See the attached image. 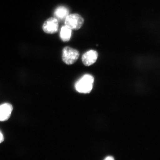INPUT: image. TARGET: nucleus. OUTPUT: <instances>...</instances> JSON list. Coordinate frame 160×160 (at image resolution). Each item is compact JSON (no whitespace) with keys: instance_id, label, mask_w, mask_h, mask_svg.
<instances>
[{"instance_id":"1","label":"nucleus","mask_w":160,"mask_h":160,"mask_svg":"<svg viewBox=\"0 0 160 160\" xmlns=\"http://www.w3.org/2000/svg\"><path fill=\"white\" fill-rule=\"evenodd\" d=\"M94 78L90 74H85L75 84L76 90L80 93H89L93 87Z\"/></svg>"},{"instance_id":"2","label":"nucleus","mask_w":160,"mask_h":160,"mask_svg":"<svg viewBox=\"0 0 160 160\" xmlns=\"http://www.w3.org/2000/svg\"><path fill=\"white\" fill-rule=\"evenodd\" d=\"M84 20L83 18L77 13L69 14L65 18V26L72 30H78L82 26Z\"/></svg>"},{"instance_id":"3","label":"nucleus","mask_w":160,"mask_h":160,"mask_svg":"<svg viewBox=\"0 0 160 160\" xmlns=\"http://www.w3.org/2000/svg\"><path fill=\"white\" fill-rule=\"evenodd\" d=\"M79 55V52L77 50L66 46L63 49L62 59L67 65H72L77 61Z\"/></svg>"},{"instance_id":"4","label":"nucleus","mask_w":160,"mask_h":160,"mask_svg":"<svg viewBox=\"0 0 160 160\" xmlns=\"http://www.w3.org/2000/svg\"><path fill=\"white\" fill-rule=\"evenodd\" d=\"M58 27L57 19L51 18L45 21L43 25L42 29L46 33L53 34L58 31Z\"/></svg>"},{"instance_id":"5","label":"nucleus","mask_w":160,"mask_h":160,"mask_svg":"<svg viewBox=\"0 0 160 160\" xmlns=\"http://www.w3.org/2000/svg\"><path fill=\"white\" fill-rule=\"evenodd\" d=\"M98 58L97 52L90 50L85 52L82 57V61L85 66H89L94 64Z\"/></svg>"},{"instance_id":"6","label":"nucleus","mask_w":160,"mask_h":160,"mask_svg":"<svg viewBox=\"0 0 160 160\" xmlns=\"http://www.w3.org/2000/svg\"><path fill=\"white\" fill-rule=\"evenodd\" d=\"M12 106L8 103L0 105V121L4 122L9 118L12 111Z\"/></svg>"},{"instance_id":"7","label":"nucleus","mask_w":160,"mask_h":160,"mask_svg":"<svg viewBox=\"0 0 160 160\" xmlns=\"http://www.w3.org/2000/svg\"><path fill=\"white\" fill-rule=\"evenodd\" d=\"M69 11L68 9L65 6H61L58 7L55 10V16L59 20H63L66 18L69 15Z\"/></svg>"},{"instance_id":"8","label":"nucleus","mask_w":160,"mask_h":160,"mask_svg":"<svg viewBox=\"0 0 160 160\" xmlns=\"http://www.w3.org/2000/svg\"><path fill=\"white\" fill-rule=\"evenodd\" d=\"M72 29L67 26H63L62 27L60 31V38L64 42L69 41L71 38Z\"/></svg>"},{"instance_id":"9","label":"nucleus","mask_w":160,"mask_h":160,"mask_svg":"<svg viewBox=\"0 0 160 160\" xmlns=\"http://www.w3.org/2000/svg\"><path fill=\"white\" fill-rule=\"evenodd\" d=\"M4 140V136L2 132L0 131V143L2 142Z\"/></svg>"},{"instance_id":"10","label":"nucleus","mask_w":160,"mask_h":160,"mask_svg":"<svg viewBox=\"0 0 160 160\" xmlns=\"http://www.w3.org/2000/svg\"><path fill=\"white\" fill-rule=\"evenodd\" d=\"M104 160H114V158L112 156H108L105 158Z\"/></svg>"}]
</instances>
